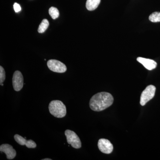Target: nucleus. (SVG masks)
<instances>
[{"label":"nucleus","mask_w":160,"mask_h":160,"mask_svg":"<svg viewBox=\"0 0 160 160\" xmlns=\"http://www.w3.org/2000/svg\"><path fill=\"white\" fill-rule=\"evenodd\" d=\"M42 160H51V159H49V158H45L43 159H42Z\"/></svg>","instance_id":"f3484780"},{"label":"nucleus","mask_w":160,"mask_h":160,"mask_svg":"<svg viewBox=\"0 0 160 160\" xmlns=\"http://www.w3.org/2000/svg\"><path fill=\"white\" fill-rule=\"evenodd\" d=\"M98 147L102 152L106 154H110L113 150V147L112 143L106 139H100L98 142Z\"/></svg>","instance_id":"0eeeda50"},{"label":"nucleus","mask_w":160,"mask_h":160,"mask_svg":"<svg viewBox=\"0 0 160 160\" xmlns=\"http://www.w3.org/2000/svg\"><path fill=\"white\" fill-rule=\"evenodd\" d=\"M101 2V0H87L86 9L89 11H93L98 8Z\"/></svg>","instance_id":"9b49d317"},{"label":"nucleus","mask_w":160,"mask_h":160,"mask_svg":"<svg viewBox=\"0 0 160 160\" xmlns=\"http://www.w3.org/2000/svg\"><path fill=\"white\" fill-rule=\"evenodd\" d=\"M49 26V22L48 20L44 19L42 21L38 29L39 33H43L46 31Z\"/></svg>","instance_id":"f8f14e48"},{"label":"nucleus","mask_w":160,"mask_h":160,"mask_svg":"<svg viewBox=\"0 0 160 160\" xmlns=\"http://www.w3.org/2000/svg\"><path fill=\"white\" fill-rule=\"evenodd\" d=\"M67 142L68 144L71 145L75 149H80L82 147V143L79 138L74 132L67 129L65 131Z\"/></svg>","instance_id":"20e7f679"},{"label":"nucleus","mask_w":160,"mask_h":160,"mask_svg":"<svg viewBox=\"0 0 160 160\" xmlns=\"http://www.w3.org/2000/svg\"><path fill=\"white\" fill-rule=\"evenodd\" d=\"M6 79V72L4 68L0 66V84H2Z\"/></svg>","instance_id":"2eb2a0df"},{"label":"nucleus","mask_w":160,"mask_h":160,"mask_svg":"<svg viewBox=\"0 0 160 160\" xmlns=\"http://www.w3.org/2000/svg\"><path fill=\"white\" fill-rule=\"evenodd\" d=\"M0 151L6 153V158L9 160L14 159L17 154L16 151L13 149L12 146L8 144L1 145L0 146Z\"/></svg>","instance_id":"6e6552de"},{"label":"nucleus","mask_w":160,"mask_h":160,"mask_svg":"<svg viewBox=\"0 0 160 160\" xmlns=\"http://www.w3.org/2000/svg\"><path fill=\"white\" fill-rule=\"evenodd\" d=\"M14 139L16 142L21 146H26L28 148L34 149L37 146L36 143L32 140H27L18 134L15 135Z\"/></svg>","instance_id":"1a4fd4ad"},{"label":"nucleus","mask_w":160,"mask_h":160,"mask_svg":"<svg viewBox=\"0 0 160 160\" xmlns=\"http://www.w3.org/2000/svg\"><path fill=\"white\" fill-rule=\"evenodd\" d=\"M1 86H3V85H3L2 83V84H1Z\"/></svg>","instance_id":"a211bd4d"},{"label":"nucleus","mask_w":160,"mask_h":160,"mask_svg":"<svg viewBox=\"0 0 160 160\" xmlns=\"http://www.w3.org/2000/svg\"><path fill=\"white\" fill-rule=\"evenodd\" d=\"M137 60L138 62L142 64L146 69L149 70L155 69L157 66V63L152 60L142 57L138 58Z\"/></svg>","instance_id":"9d476101"},{"label":"nucleus","mask_w":160,"mask_h":160,"mask_svg":"<svg viewBox=\"0 0 160 160\" xmlns=\"http://www.w3.org/2000/svg\"><path fill=\"white\" fill-rule=\"evenodd\" d=\"M47 66L52 71L58 73H63L66 72L67 70V67L66 65L57 60H49L47 62Z\"/></svg>","instance_id":"39448f33"},{"label":"nucleus","mask_w":160,"mask_h":160,"mask_svg":"<svg viewBox=\"0 0 160 160\" xmlns=\"http://www.w3.org/2000/svg\"><path fill=\"white\" fill-rule=\"evenodd\" d=\"M13 9L16 12H18L21 10V6L17 3H15L13 5Z\"/></svg>","instance_id":"dca6fc26"},{"label":"nucleus","mask_w":160,"mask_h":160,"mask_svg":"<svg viewBox=\"0 0 160 160\" xmlns=\"http://www.w3.org/2000/svg\"><path fill=\"white\" fill-rule=\"evenodd\" d=\"M149 21L152 22H160V12H155L152 13L149 17Z\"/></svg>","instance_id":"4468645a"},{"label":"nucleus","mask_w":160,"mask_h":160,"mask_svg":"<svg viewBox=\"0 0 160 160\" xmlns=\"http://www.w3.org/2000/svg\"><path fill=\"white\" fill-rule=\"evenodd\" d=\"M49 13L53 19H56L59 16V12L57 8L55 7H50L49 9Z\"/></svg>","instance_id":"ddd939ff"},{"label":"nucleus","mask_w":160,"mask_h":160,"mask_svg":"<svg viewBox=\"0 0 160 160\" xmlns=\"http://www.w3.org/2000/svg\"><path fill=\"white\" fill-rule=\"evenodd\" d=\"M156 87L153 85L147 86L142 92L140 98V104L142 106L145 105L154 97Z\"/></svg>","instance_id":"7ed1b4c3"},{"label":"nucleus","mask_w":160,"mask_h":160,"mask_svg":"<svg viewBox=\"0 0 160 160\" xmlns=\"http://www.w3.org/2000/svg\"><path fill=\"white\" fill-rule=\"evenodd\" d=\"M113 102L112 96L109 92H98L92 97L89 102V106L92 110L100 112L105 110L112 105Z\"/></svg>","instance_id":"f257e3e1"},{"label":"nucleus","mask_w":160,"mask_h":160,"mask_svg":"<svg viewBox=\"0 0 160 160\" xmlns=\"http://www.w3.org/2000/svg\"><path fill=\"white\" fill-rule=\"evenodd\" d=\"M12 82L15 91H19L22 89L24 85V78L21 72L18 70L15 72L12 77Z\"/></svg>","instance_id":"423d86ee"},{"label":"nucleus","mask_w":160,"mask_h":160,"mask_svg":"<svg viewBox=\"0 0 160 160\" xmlns=\"http://www.w3.org/2000/svg\"><path fill=\"white\" fill-rule=\"evenodd\" d=\"M49 109L50 113L55 117L62 118L66 115V106L59 100L51 101L49 104Z\"/></svg>","instance_id":"f03ea898"}]
</instances>
